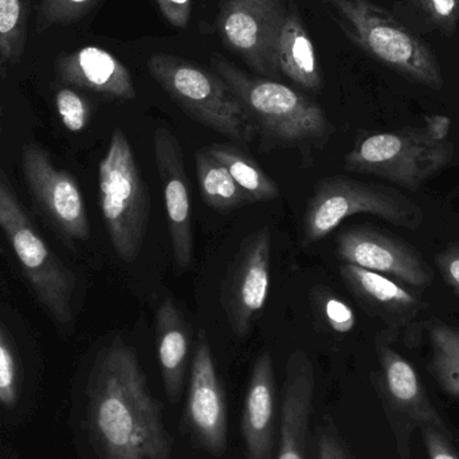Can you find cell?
Listing matches in <instances>:
<instances>
[{"instance_id": "cell-10", "label": "cell", "mask_w": 459, "mask_h": 459, "mask_svg": "<svg viewBox=\"0 0 459 459\" xmlns=\"http://www.w3.org/2000/svg\"><path fill=\"white\" fill-rule=\"evenodd\" d=\"M187 433L199 449L220 457L228 447V407L206 332L199 333L183 417Z\"/></svg>"}, {"instance_id": "cell-4", "label": "cell", "mask_w": 459, "mask_h": 459, "mask_svg": "<svg viewBox=\"0 0 459 459\" xmlns=\"http://www.w3.org/2000/svg\"><path fill=\"white\" fill-rule=\"evenodd\" d=\"M100 207L117 255L136 261L150 223V191L134 148L123 129L116 128L99 166Z\"/></svg>"}, {"instance_id": "cell-29", "label": "cell", "mask_w": 459, "mask_h": 459, "mask_svg": "<svg viewBox=\"0 0 459 459\" xmlns=\"http://www.w3.org/2000/svg\"><path fill=\"white\" fill-rule=\"evenodd\" d=\"M18 399V371L13 351L0 329V403L13 407Z\"/></svg>"}, {"instance_id": "cell-16", "label": "cell", "mask_w": 459, "mask_h": 459, "mask_svg": "<svg viewBox=\"0 0 459 459\" xmlns=\"http://www.w3.org/2000/svg\"><path fill=\"white\" fill-rule=\"evenodd\" d=\"M340 275L361 307L393 328L409 324L428 304L387 275L355 264H340Z\"/></svg>"}, {"instance_id": "cell-35", "label": "cell", "mask_w": 459, "mask_h": 459, "mask_svg": "<svg viewBox=\"0 0 459 459\" xmlns=\"http://www.w3.org/2000/svg\"><path fill=\"white\" fill-rule=\"evenodd\" d=\"M450 126H452V120L446 116L434 115L426 117L425 128L430 134L433 139L445 142L449 140Z\"/></svg>"}, {"instance_id": "cell-19", "label": "cell", "mask_w": 459, "mask_h": 459, "mask_svg": "<svg viewBox=\"0 0 459 459\" xmlns=\"http://www.w3.org/2000/svg\"><path fill=\"white\" fill-rule=\"evenodd\" d=\"M377 348L387 403L398 414L414 420L420 428L434 426L438 430L450 434L441 415L429 399L411 363L383 339L377 340Z\"/></svg>"}, {"instance_id": "cell-7", "label": "cell", "mask_w": 459, "mask_h": 459, "mask_svg": "<svg viewBox=\"0 0 459 459\" xmlns=\"http://www.w3.org/2000/svg\"><path fill=\"white\" fill-rule=\"evenodd\" d=\"M455 144L433 139L423 128L360 136L345 155V169L374 175L409 191L441 172L455 158Z\"/></svg>"}, {"instance_id": "cell-30", "label": "cell", "mask_w": 459, "mask_h": 459, "mask_svg": "<svg viewBox=\"0 0 459 459\" xmlns=\"http://www.w3.org/2000/svg\"><path fill=\"white\" fill-rule=\"evenodd\" d=\"M437 29L455 34L459 19V0H417Z\"/></svg>"}, {"instance_id": "cell-15", "label": "cell", "mask_w": 459, "mask_h": 459, "mask_svg": "<svg viewBox=\"0 0 459 459\" xmlns=\"http://www.w3.org/2000/svg\"><path fill=\"white\" fill-rule=\"evenodd\" d=\"M316 377L305 351L296 350L286 361L281 411L280 447L275 459H307L310 411Z\"/></svg>"}, {"instance_id": "cell-13", "label": "cell", "mask_w": 459, "mask_h": 459, "mask_svg": "<svg viewBox=\"0 0 459 459\" xmlns=\"http://www.w3.org/2000/svg\"><path fill=\"white\" fill-rule=\"evenodd\" d=\"M23 172L35 201L67 238L83 240L91 234L85 202L77 180L56 169L45 151L27 145L23 151Z\"/></svg>"}, {"instance_id": "cell-18", "label": "cell", "mask_w": 459, "mask_h": 459, "mask_svg": "<svg viewBox=\"0 0 459 459\" xmlns=\"http://www.w3.org/2000/svg\"><path fill=\"white\" fill-rule=\"evenodd\" d=\"M248 459H273L275 453V371L269 352L256 358L242 417Z\"/></svg>"}, {"instance_id": "cell-5", "label": "cell", "mask_w": 459, "mask_h": 459, "mask_svg": "<svg viewBox=\"0 0 459 459\" xmlns=\"http://www.w3.org/2000/svg\"><path fill=\"white\" fill-rule=\"evenodd\" d=\"M148 70L194 120L243 144L255 139V124L222 78L194 62L164 53L151 56Z\"/></svg>"}, {"instance_id": "cell-17", "label": "cell", "mask_w": 459, "mask_h": 459, "mask_svg": "<svg viewBox=\"0 0 459 459\" xmlns=\"http://www.w3.org/2000/svg\"><path fill=\"white\" fill-rule=\"evenodd\" d=\"M62 82L117 100L136 97L131 73L123 62L104 48H88L62 54L54 62Z\"/></svg>"}, {"instance_id": "cell-24", "label": "cell", "mask_w": 459, "mask_h": 459, "mask_svg": "<svg viewBox=\"0 0 459 459\" xmlns=\"http://www.w3.org/2000/svg\"><path fill=\"white\" fill-rule=\"evenodd\" d=\"M31 0H0V78L21 64L29 37Z\"/></svg>"}, {"instance_id": "cell-31", "label": "cell", "mask_w": 459, "mask_h": 459, "mask_svg": "<svg viewBox=\"0 0 459 459\" xmlns=\"http://www.w3.org/2000/svg\"><path fill=\"white\" fill-rule=\"evenodd\" d=\"M316 459H355L331 422H324L318 428Z\"/></svg>"}, {"instance_id": "cell-27", "label": "cell", "mask_w": 459, "mask_h": 459, "mask_svg": "<svg viewBox=\"0 0 459 459\" xmlns=\"http://www.w3.org/2000/svg\"><path fill=\"white\" fill-rule=\"evenodd\" d=\"M56 110L62 124L70 132L83 131L91 118V107L81 94L73 89L64 88L56 96Z\"/></svg>"}, {"instance_id": "cell-3", "label": "cell", "mask_w": 459, "mask_h": 459, "mask_svg": "<svg viewBox=\"0 0 459 459\" xmlns=\"http://www.w3.org/2000/svg\"><path fill=\"white\" fill-rule=\"evenodd\" d=\"M212 67L247 110L258 132L283 145L323 144L332 134L324 110L304 94L269 78L251 77L222 56Z\"/></svg>"}, {"instance_id": "cell-32", "label": "cell", "mask_w": 459, "mask_h": 459, "mask_svg": "<svg viewBox=\"0 0 459 459\" xmlns=\"http://www.w3.org/2000/svg\"><path fill=\"white\" fill-rule=\"evenodd\" d=\"M423 444L430 459H459L458 453L450 444V434L438 430L434 426H420Z\"/></svg>"}, {"instance_id": "cell-33", "label": "cell", "mask_w": 459, "mask_h": 459, "mask_svg": "<svg viewBox=\"0 0 459 459\" xmlns=\"http://www.w3.org/2000/svg\"><path fill=\"white\" fill-rule=\"evenodd\" d=\"M436 264L447 285L459 296V243H452L439 251Z\"/></svg>"}, {"instance_id": "cell-6", "label": "cell", "mask_w": 459, "mask_h": 459, "mask_svg": "<svg viewBox=\"0 0 459 459\" xmlns=\"http://www.w3.org/2000/svg\"><path fill=\"white\" fill-rule=\"evenodd\" d=\"M356 214H372L401 228L418 230L425 212L395 188L351 178L329 177L315 186L302 218V245L320 242L345 220Z\"/></svg>"}, {"instance_id": "cell-14", "label": "cell", "mask_w": 459, "mask_h": 459, "mask_svg": "<svg viewBox=\"0 0 459 459\" xmlns=\"http://www.w3.org/2000/svg\"><path fill=\"white\" fill-rule=\"evenodd\" d=\"M153 148L163 188L175 264L180 269H188L194 255L193 214L182 147L171 131L158 128L153 136Z\"/></svg>"}, {"instance_id": "cell-28", "label": "cell", "mask_w": 459, "mask_h": 459, "mask_svg": "<svg viewBox=\"0 0 459 459\" xmlns=\"http://www.w3.org/2000/svg\"><path fill=\"white\" fill-rule=\"evenodd\" d=\"M321 313L324 320L332 331L347 334L353 331L356 325V316L352 307L347 302L333 294H318Z\"/></svg>"}, {"instance_id": "cell-34", "label": "cell", "mask_w": 459, "mask_h": 459, "mask_svg": "<svg viewBox=\"0 0 459 459\" xmlns=\"http://www.w3.org/2000/svg\"><path fill=\"white\" fill-rule=\"evenodd\" d=\"M161 13L172 26L185 29L191 18V0H156Z\"/></svg>"}, {"instance_id": "cell-26", "label": "cell", "mask_w": 459, "mask_h": 459, "mask_svg": "<svg viewBox=\"0 0 459 459\" xmlns=\"http://www.w3.org/2000/svg\"><path fill=\"white\" fill-rule=\"evenodd\" d=\"M99 0H40L35 18L38 34L51 27L69 26L85 18Z\"/></svg>"}, {"instance_id": "cell-12", "label": "cell", "mask_w": 459, "mask_h": 459, "mask_svg": "<svg viewBox=\"0 0 459 459\" xmlns=\"http://www.w3.org/2000/svg\"><path fill=\"white\" fill-rule=\"evenodd\" d=\"M336 254L344 264L391 275L412 288L425 289L434 281L433 269L417 248L371 228L360 226L340 232Z\"/></svg>"}, {"instance_id": "cell-23", "label": "cell", "mask_w": 459, "mask_h": 459, "mask_svg": "<svg viewBox=\"0 0 459 459\" xmlns=\"http://www.w3.org/2000/svg\"><path fill=\"white\" fill-rule=\"evenodd\" d=\"M207 150L228 169L248 202L274 201L280 195L277 183L242 151L228 144L210 145Z\"/></svg>"}, {"instance_id": "cell-1", "label": "cell", "mask_w": 459, "mask_h": 459, "mask_svg": "<svg viewBox=\"0 0 459 459\" xmlns=\"http://www.w3.org/2000/svg\"><path fill=\"white\" fill-rule=\"evenodd\" d=\"M88 428L101 459H172V438L136 350L121 340L105 348L89 377Z\"/></svg>"}, {"instance_id": "cell-9", "label": "cell", "mask_w": 459, "mask_h": 459, "mask_svg": "<svg viewBox=\"0 0 459 459\" xmlns=\"http://www.w3.org/2000/svg\"><path fill=\"white\" fill-rule=\"evenodd\" d=\"M283 0H225L218 16L223 42L262 77H280L278 43L285 23Z\"/></svg>"}, {"instance_id": "cell-20", "label": "cell", "mask_w": 459, "mask_h": 459, "mask_svg": "<svg viewBox=\"0 0 459 459\" xmlns=\"http://www.w3.org/2000/svg\"><path fill=\"white\" fill-rule=\"evenodd\" d=\"M159 364L167 398L177 404L182 398L190 359L191 328L171 299L156 312Z\"/></svg>"}, {"instance_id": "cell-25", "label": "cell", "mask_w": 459, "mask_h": 459, "mask_svg": "<svg viewBox=\"0 0 459 459\" xmlns=\"http://www.w3.org/2000/svg\"><path fill=\"white\" fill-rule=\"evenodd\" d=\"M430 371L449 395L459 399V328L438 318L429 324Z\"/></svg>"}, {"instance_id": "cell-36", "label": "cell", "mask_w": 459, "mask_h": 459, "mask_svg": "<svg viewBox=\"0 0 459 459\" xmlns=\"http://www.w3.org/2000/svg\"><path fill=\"white\" fill-rule=\"evenodd\" d=\"M0 137H2V108H0Z\"/></svg>"}, {"instance_id": "cell-21", "label": "cell", "mask_w": 459, "mask_h": 459, "mask_svg": "<svg viewBox=\"0 0 459 459\" xmlns=\"http://www.w3.org/2000/svg\"><path fill=\"white\" fill-rule=\"evenodd\" d=\"M278 59L281 73L294 83L307 91H320L323 78L315 46L293 2H289L285 23L281 30Z\"/></svg>"}, {"instance_id": "cell-8", "label": "cell", "mask_w": 459, "mask_h": 459, "mask_svg": "<svg viewBox=\"0 0 459 459\" xmlns=\"http://www.w3.org/2000/svg\"><path fill=\"white\" fill-rule=\"evenodd\" d=\"M0 229L40 304L62 325L73 320L74 275L38 234L10 187L0 180Z\"/></svg>"}, {"instance_id": "cell-2", "label": "cell", "mask_w": 459, "mask_h": 459, "mask_svg": "<svg viewBox=\"0 0 459 459\" xmlns=\"http://www.w3.org/2000/svg\"><path fill=\"white\" fill-rule=\"evenodd\" d=\"M356 46L406 80L434 91L444 75L433 50L385 8L371 0H321Z\"/></svg>"}, {"instance_id": "cell-22", "label": "cell", "mask_w": 459, "mask_h": 459, "mask_svg": "<svg viewBox=\"0 0 459 459\" xmlns=\"http://www.w3.org/2000/svg\"><path fill=\"white\" fill-rule=\"evenodd\" d=\"M195 166L202 199L207 206L217 212H230L250 204L228 169L209 152L207 147L195 153Z\"/></svg>"}, {"instance_id": "cell-11", "label": "cell", "mask_w": 459, "mask_h": 459, "mask_svg": "<svg viewBox=\"0 0 459 459\" xmlns=\"http://www.w3.org/2000/svg\"><path fill=\"white\" fill-rule=\"evenodd\" d=\"M272 234L259 229L243 242L232 259L225 282L222 301L226 317L238 337H245L256 316L264 310L270 286Z\"/></svg>"}]
</instances>
